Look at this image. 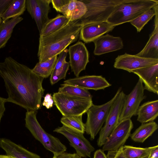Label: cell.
Returning a JSON list of instances; mask_svg holds the SVG:
<instances>
[{
  "label": "cell",
  "instance_id": "13",
  "mask_svg": "<svg viewBox=\"0 0 158 158\" xmlns=\"http://www.w3.org/2000/svg\"><path fill=\"white\" fill-rule=\"evenodd\" d=\"M157 64L158 59L143 58L126 53L115 58L114 66L132 73L134 70Z\"/></svg>",
  "mask_w": 158,
  "mask_h": 158
},
{
  "label": "cell",
  "instance_id": "32",
  "mask_svg": "<svg viewBox=\"0 0 158 158\" xmlns=\"http://www.w3.org/2000/svg\"><path fill=\"white\" fill-rule=\"evenodd\" d=\"M70 66L69 63L66 62L61 69L53 75H51L50 78V82L52 85L57 83L62 79H65L67 73L69 69Z\"/></svg>",
  "mask_w": 158,
  "mask_h": 158
},
{
  "label": "cell",
  "instance_id": "12",
  "mask_svg": "<svg viewBox=\"0 0 158 158\" xmlns=\"http://www.w3.org/2000/svg\"><path fill=\"white\" fill-rule=\"evenodd\" d=\"M69 63L72 71L76 77L85 69L89 62V52L84 43L78 41L70 46L68 49Z\"/></svg>",
  "mask_w": 158,
  "mask_h": 158
},
{
  "label": "cell",
  "instance_id": "35",
  "mask_svg": "<svg viewBox=\"0 0 158 158\" xmlns=\"http://www.w3.org/2000/svg\"><path fill=\"white\" fill-rule=\"evenodd\" d=\"M54 103V100L51 94L48 93L44 96V101L42 104L48 109L53 106Z\"/></svg>",
  "mask_w": 158,
  "mask_h": 158
},
{
  "label": "cell",
  "instance_id": "17",
  "mask_svg": "<svg viewBox=\"0 0 158 158\" xmlns=\"http://www.w3.org/2000/svg\"><path fill=\"white\" fill-rule=\"evenodd\" d=\"M93 42L95 45L94 53L97 56L121 49L123 47V40L120 37L108 34L101 36Z\"/></svg>",
  "mask_w": 158,
  "mask_h": 158
},
{
  "label": "cell",
  "instance_id": "7",
  "mask_svg": "<svg viewBox=\"0 0 158 158\" xmlns=\"http://www.w3.org/2000/svg\"><path fill=\"white\" fill-rule=\"evenodd\" d=\"M119 87L113 98L103 104H93L86 113V121L85 123V131L90 136L91 140H93L100 131L104 123L111 106L119 93L122 90Z\"/></svg>",
  "mask_w": 158,
  "mask_h": 158
},
{
  "label": "cell",
  "instance_id": "21",
  "mask_svg": "<svg viewBox=\"0 0 158 158\" xmlns=\"http://www.w3.org/2000/svg\"><path fill=\"white\" fill-rule=\"evenodd\" d=\"M137 120L141 124L153 121L158 116V100L148 101L139 106Z\"/></svg>",
  "mask_w": 158,
  "mask_h": 158
},
{
  "label": "cell",
  "instance_id": "11",
  "mask_svg": "<svg viewBox=\"0 0 158 158\" xmlns=\"http://www.w3.org/2000/svg\"><path fill=\"white\" fill-rule=\"evenodd\" d=\"M144 88L142 81L139 79L135 87L128 95H125L124 103L119 119V123L131 119L136 115L141 102L145 98Z\"/></svg>",
  "mask_w": 158,
  "mask_h": 158
},
{
  "label": "cell",
  "instance_id": "44",
  "mask_svg": "<svg viewBox=\"0 0 158 158\" xmlns=\"http://www.w3.org/2000/svg\"></svg>",
  "mask_w": 158,
  "mask_h": 158
},
{
  "label": "cell",
  "instance_id": "20",
  "mask_svg": "<svg viewBox=\"0 0 158 158\" xmlns=\"http://www.w3.org/2000/svg\"><path fill=\"white\" fill-rule=\"evenodd\" d=\"M87 11L85 4L81 0H70L61 9L60 12L70 21H74L81 19Z\"/></svg>",
  "mask_w": 158,
  "mask_h": 158
},
{
  "label": "cell",
  "instance_id": "6",
  "mask_svg": "<svg viewBox=\"0 0 158 158\" xmlns=\"http://www.w3.org/2000/svg\"><path fill=\"white\" fill-rule=\"evenodd\" d=\"M54 105L63 116L82 115L93 104L92 98L73 96L60 92L53 94Z\"/></svg>",
  "mask_w": 158,
  "mask_h": 158
},
{
  "label": "cell",
  "instance_id": "29",
  "mask_svg": "<svg viewBox=\"0 0 158 158\" xmlns=\"http://www.w3.org/2000/svg\"><path fill=\"white\" fill-rule=\"evenodd\" d=\"M60 85L61 86L58 89L59 92L82 98H92V95L87 89L64 83Z\"/></svg>",
  "mask_w": 158,
  "mask_h": 158
},
{
  "label": "cell",
  "instance_id": "5",
  "mask_svg": "<svg viewBox=\"0 0 158 158\" xmlns=\"http://www.w3.org/2000/svg\"><path fill=\"white\" fill-rule=\"evenodd\" d=\"M85 4L87 11L77 20L83 26L91 23L106 21L108 18L118 5L129 0H81Z\"/></svg>",
  "mask_w": 158,
  "mask_h": 158
},
{
  "label": "cell",
  "instance_id": "22",
  "mask_svg": "<svg viewBox=\"0 0 158 158\" xmlns=\"http://www.w3.org/2000/svg\"><path fill=\"white\" fill-rule=\"evenodd\" d=\"M51 0H38L36 6L31 15L35 22L40 33L48 21Z\"/></svg>",
  "mask_w": 158,
  "mask_h": 158
},
{
  "label": "cell",
  "instance_id": "42",
  "mask_svg": "<svg viewBox=\"0 0 158 158\" xmlns=\"http://www.w3.org/2000/svg\"><path fill=\"white\" fill-rule=\"evenodd\" d=\"M0 158H13L11 156L7 155H0Z\"/></svg>",
  "mask_w": 158,
  "mask_h": 158
},
{
  "label": "cell",
  "instance_id": "28",
  "mask_svg": "<svg viewBox=\"0 0 158 158\" xmlns=\"http://www.w3.org/2000/svg\"><path fill=\"white\" fill-rule=\"evenodd\" d=\"M26 9V0H13L1 17L2 21H5L12 18L20 16L23 14Z\"/></svg>",
  "mask_w": 158,
  "mask_h": 158
},
{
  "label": "cell",
  "instance_id": "43",
  "mask_svg": "<svg viewBox=\"0 0 158 158\" xmlns=\"http://www.w3.org/2000/svg\"><path fill=\"white\" fill-rule=\"evenodd\" d=\"M2 22V19L1 18V17H0V24Z\"/></svg>",
  "mask_w": 158,
  "mask_h": 158
},
{
  "label": "cell",
  "instance_id": "15",
  "mask_svg": "<svg viewBox=\"0 0 158 158\" xmlns=\"http://www.w3.org/2000/svg\"><path fill=\"white\" fill-rule=\"evenodd\" d=\"M115 26L106 21L90 23L83 26L80 33V38L86 43L95 40L111 31Z\"/></svg>",
  "mask_w": 158,
  "mask_h": 158
},
{
  "label": "cell",
  "instance_id": "16",
  "mask_svg": "<svg viewBox=\"0 0 158 158\" xmlns=\"http://www.w3.org/2000/svg\"><path fill=\"white\" fill-rule=\"evenodd\" d=\"M144 84V89L158 94V64L133 70Z\"/></svg>",
  "mask_w": 158,
  "mask_h": 158
},
{
  "label": "cell",
  "instance_id": "26",
  "mask_svg": "<svg viewBox=\"0 0 158 158\" xmlns=\"http://www.w3.org/2000/svg\"><path fill=\"white\" fill-rule=\"evenodd\" d=\"M158 145L147 148H139L130 145H123L122 147L123 154L125 158H148L152 151Z\"/></svg>",
  "mask_w": 158,
  "mask_h": 158
},
{
  "label": "cell",
  "instance_id": "36",
  "mask_svg": "<svg viewBox=\"0 0 158 158\" xmlns=\"http://www.w3.org/2000/svg\"><path fill=\"white\" fill-rule=\"evenodd\" d=\"M13 0H0V17L10 6Z\"/></svg>",
  "mask_w": 158,
  "mask_h": 158
},
{
  "label": "cell",
  "instance_id": "14",
  "mask_svg": "<svg viewBox=\"0 0 158 158\" xmlns=\"http://www.w3.org/2000/svg\"><path fill=\"white\" fill-rule=\"evenodd\" d=\"M66 84L86 89L98 90L104 89L111 85L102 76L86 75L67 79L64 81Z\"/></svg>",
  "mask_w": 158,
  "mask_h": 158
},
{
  "label": "cell",
  "instance_id": "39",
  "mask_svg": "<svg viewBox=\"0 0 158 158\" xmlns=\"http://www.w3.org/2000/svg\"><path fill=\"white\" fill-rule=\"evenodd\" d=\"M6 102V99L0 97V123L6 108L5 104Z\"/></svg>",
  "mask_w": 158,
  "mask_h": 158
},
{
  "label": "cell",
  "instance_id": "40",
  "mask_svg": "<svg viewBox=\"0 0 158 158\" xmlns=\"http://www.w3.org/2000/svg\"><path fill=\"white\" fill-rule=\"evenodd\" d=\"M94 158H108L104 153V151L101 149L97 150L94 153Z\"/></svg>",
  "mask_w": 158,
  "mask_h": 158
},
{
  "label": "cell",
  "instance_id": "19",
  "mask_svg": "<svg viewBox=\"0 0 158 158\" xmlns=\"http://www.w3.org/2000/svg\"><path fill=\"white\" fill-rule=\"evenodd\" d=\"M0 147L5 152L6 155L13 158H41L37 154L7 139H0Z\"/></svg>",
  "mask_w": 158,
  "mask_h": 158
},
{
  "label": "cell",
  "instance_id": "30",
  "mask_svg": "<svg viewBox=\"0 0 158 158\" xmlns=\"http://www.w3.org/2000/svg\"><path fill=\"white\" fill-rule=\"evenodd\" d=\"M82 116H63L60 122L63 125L84 133L85 125L82 120Z\"/></svg>",
  "mask_w": 158,
  "mask_h": 158
},
{
  "label": "cell",
  "instance_id": "1",
  "mask_svg": "<svg viewBox=\"0 0 158 158\" xmlns=\"http://www.w3.org/2000/svg\"><path fill=\"white\" fill-rule=\"evenodd\" d=\"M0 75L8 94L6 102L18 105L27 111L40 108L44 91L43 78L10 56L0 62Z\"/></svg>",
  "mask_w": 158,
  "mask_h": 158
},
{
  "label": "cell",
  "instance_id": "31",
  "mask_svg": "<svg viewBox=\"0 0 158 158\" xmlns=\"http://www.w3.org/2000/svg\"><path fill=\"white\" fill-rule=\"evenodd\" d=\"M157 9L158 4L131 21L130 23L136 28L138 32H140L144 26L155 15Z\"/></svg>",
  "mask_w": 158,
  "mask_h": 158
},
{
  "label": "cell",
  "instance_id": "25",
  "mask_svg": "<svg viewBox=\"0 0 158 158\" xmlns=\"http://www.w3.org/2000/svg\"><path fill=\"white\" fill-rule=\"evenodd\" d=\"M70 21L64 15H58L55 17L49 19L47 22L40 33V38L47 36L55 32Z\"/></svg>",
  "mask_w": 158,
  "mask_h": 158
},
{
  "label": "cell",
  "instance_id": "4",
  "mask_svg": "<svg viewBox=\"0 0 158 158\" xmlns=\"http://www.w3.org/2000/svg\"><path fill=\"white\" fill-rule=\"evenodd\" d=\"M37 111H27L25 126L35 139L54 155L65 152L66 146L58 138L47 133L42 128L36 118Z\"/></svg>",
  "mask_w": 158,
  "mask_h": 158
},
{
  "label": "cell",
  "instance_id": "24",
  "mask_svg": "<svg viewBox=\"0 0 158 158\" xmlns=\"http://www.w3.org/2000/svg\"><path fill=\"white\" fill-rule=\"evenodd\" d=\"M23 19L22 17L19 16L2 21L0 24V49L5 47L15 27Z\"/></svg>",
  "mask_w": 158,
  "mask_h": 158
},
{
  "label": "cell",
  "instance_id": "23",
  "mask_svg": "<svg viewBox=\"0 0 158 158\" xmlns=\"http://www.w3.org/2000/svg\"><path fill=\"white\" fill-rule=\"evenodd\" d=\"M158 128V124L154 121L142 123L131 134V138L135 142L143 143L152 135Z\"/></svg>",
  "mask_w": 158,
  "mask_h": 158
},
{
  "label": "cell",
  "instance_id": "2",
  "mask_svg": "<svg viewBox=\"0 0 158 158\" xmlns=\"http://www.w3.org/2000/svg\"><path fill=\"white\" fill-rule=\"evenodd\" d=\"M82 27L77 20L70 21L55 32L40 38L37 54L39 62L57 56L69 45L77 41Z\"/></svg>",
  "mask_w": 158,
  "mask_h": 158
},
{
  "label": "cell",
  "instance_id": "8",
  "mask_svg": "<svg viewBox=\"0 0 158 158\" xmlns=\"http://www.w3.org/2000/svg\"><path fill=\"white\" fill-rule=\"evenodd\" d=\"M125 95L122 90L111 106L104 126L99 132L97 141L99 147L103 145L112 131L118 123Z\"/></svg>",
  "mask_w": 158,
  "mask_h": 158
},
{
  "label": "cell",
  "instance_id": "27",
  "mask_svg": "<svg viewBox=\"0 0 158 158\" xmlns=\"http://www.w3.org/2000/svg\"><path fill=\"white\" fill-rule=\"evenodd\" d=\"M57 59V56H56L44 61L39 62L32 70L35 73L44 78H48L51 75Z\"/></svg>",
  "mask_w": 158,
  "mask_h": 158
},
{
  "label": "cell",
  "instance_id": "37",
  "mask_svg": "<svg viewBox=\"0 0 158 158\" xmlns=\"http://www.w3.org/2000/svg\"><path fill=\"white\" fill-rule=\"evenodd\" d=\"M122 147L114 151H109L106 155L108 158H125L123 154Z\"/></svg>",
  "mask_w": 158,
  "mask_h": 158
},
{
  "label": "cell",
  "instance_id": "41",
  "mask_svg": "<svg viewBox=\"0 0 158 158\" xmlns=\"http://www.w3.org/2000/svg\"><path fill=\"white\" fill-rule=\"evenodd\" d=\"M147 158H158V146L152 151Z\"/></svg>",
  "mask_w": 158,
  "mask_h": 158
},
{
  "label": "cell",
  "instance_id": "18",
  "mask_svg": "<svg viewBox=\"0 0 158 158\" xmlns=\"http://www.w3.org/2000/svg\"><path fill=\"white\" fill-rule=\"evenodd\" d=\"M154 30L143 49L136 56L145 58L158 59V9L156 11Z\"/></svg>",
  "mask_w": 158,
  "mask_h": 158
},
{
  "label": "cell",
  "instance_id": "3",
  "mask_svg": "<svg viewBox=\"0 0 158 158\" xmlns=\"http://www.w3.org/2000/svg\"><path fill=\"white\" fill-rule=\"evenodd\" d=\"M158 4L156 0H129L117 6L106 22L115 27L130 22Z\"/></svg>",
  "mask_w": 158,
  "mask_h": 158
},
{
  "label": "cell",
  "instance_id": "38",
  "mask_svg": "<svg viewBox=\"0 0 158 158\" xmlns=\"http://www.w3.org/2000/svg\"><path fill=\"white\" fill-rule=\"evenodd\" d=\"M52 158H81L76 153H70L65 152L54 155Z\"/></svg>",
  "mask_w": 158,
  "mask_h": 158
},
{
  "label": "cell",
  "instance_id": "9",
  "mask_svg": "<svg viewBox=\"0 0 158 158\" xmlns=\"http://www.w3.org/2000/svg\"><path fill=\"white\" fill-rule=\"evenodd\" d=\"M53 131L65 136L69 144L75 150L76 153L81 157H91V153L95 149L84 136V133L63 125L58 127Z\"/></svg>",
  "mask_w": 158,
  "mask_h": 158
},
{
  "label": "cell",
  "instance_id": "10",
  "mask_svg": "<svg viewBox=\"0 0 158 158\" xmlns=\"http://www.w3.org/2000/svg\"><path fill=\"white\" fill-rule=\"evenodd\" d=\"M133 124L131 119L119 122L102 146L104 151H114L124 145L130 136Z\"/></svg>",
  "mask_w": 158,
  "mask_h": 158
},
{
  "label": "cell",
  "instance_id": "34",
  "mask_svg": "<svg viewBox=\"0 0 158 158\" xmlns=\"http://www.w3.org/2000/svg\"><path fill=\"white\" fill-rule=\"evenodd\" d=\"M70 0H52L51 3L53 7L57 11L60 12L61 9L68 3Z\"/></svg>",
  "mask_w": 158,
  "mask_h": 158
},
{
  "label": "cell",
  "instance_id": "33",
  "mask_svg": "<svg viewBox=\"0 0 158 158\" xmlns=\"http://www.w3.org/2000/svg\"><path fill=\"white\" fill-rule=\"evenodd\" d=\"M68 52V49L66 48L59 54L56 65L51 75H54L62 67L66 62V59Z\"/></svg>",
  "mask_w": 158,
  "mask_h": 158
}]
</instances>
